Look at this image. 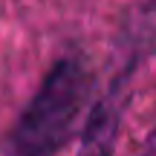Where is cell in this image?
<instances>
[{
    "mask_svg": "<svg viewBox=\"0 0 156 156\" xmlns=\"http://www.w3.org/2000/svg\"><path fill=\"white\" fill-rule=\"evenodd\" d=\"M93 75L78 58H61L38 84L35 95L3 142V156H55L73 139L87 110Z\"/></svg>",
    "mask_w": 156,
    "mask_h": 156,
    "instance_id": "obj_1",
    "label": "cell"
},
{
    "mask_svg": "<svg viewBox=\"0 0 156 156\" xmlns=\"http://www.w3.org/2000/svg\"><path fill=\"white\" fill-rule=\"evenodd\" d=\"M127 73L119 75V81H113V87H107L93 101V107L87 113V122H84V130H81V145H78L75 156H113L116 139H119V127H122V113H124Z\"/></svg>",
    "mask_w": 156,
    "mask_h": 156,
    "instance_id": "obj_2",
    "label": "cell"
}]
</instances>
